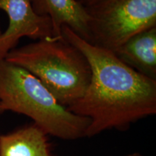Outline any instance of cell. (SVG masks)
Here are the masks:
<instances>
[{
  "label": "cell",
  "instance_id": "6da1fadb",
  "mask_svg": "<svg viewBox=\"0 0 156 156\" xmlns=\"http://www.w3.org/2000/svg\"><path fill=\"white\" fill-rule=\"evenodd\" d=\"M62 35L86 56L92 71L83 96L67 110L90 121L86 137L106 130H125L156 114V80L124 64L112 51L90 44L67 26Z\"/></svg>",
  "mask_w": 156,
  "mask_h": 156
},
{
  "label": "cell",
  "instance_id": "7a4b0ae2",
  "mask_svg": "<svg viewBox=\"0 0 156 156\" xmlns=\"http://www.w3.org/2000/svg\"><path fill=\"white\" fill-rule=\"evenodd\" d=\"M28 116L46 134L64 140L86 137L89 119L70 112L38 78L16 64L0 61V114Z\"/></svg>",
  "mask_w": 156,
  "mask_h": 156
},
{
  "label": "cell",
  "instance_id": "3957f363",
  "mask_svg": "<svg viewBox=\"0 0 156 156\" xmlns=\"http://www.w3.org/2000/svg\"><path fill=\"white\" fill-rule=\"evenodd\" d=\"M5 59L38 78L65 108L83 96L92 75L85 54L64 37L41 39L15 48Z\"/></svg>",
  "mask_w": 156,
  "mask_h": 156
},
{
  "label": "cell",
  "instance_id": "277c9868",
  "mask_svg": "<svg viewBox=\"0 0 156 156\" xmlns=\"http://www.w3.org/2000/svg\"><path fill=\"white\" fill-rule=\"evenodd\" d=\"M85 8L90 17L87 43L109 51L156 26V0H104Z\"/></svg>",
  "mask_w": 156,
  "mask_h": 156
},
{
  "label": "cell",
  "instance_id": "5b68a950",
  "mask_svg": "<svg viewBox=\"0 0 156 156\" xmlns=\"http://www.w3.org/2000/svg\"><path fill=\"white\" fill-rule=\"evenodd\" d=\"M0 9L9 20L7 29L0 34V61L16 48L23 37L35 41L58 39L54 36L51 19L37 15L30 0H0Z\"/></svg>",
  "mask_w": 156,
  "mask_h": 156
},
{
  "label": "cell",
  "instance_id": "8992f818",
  "mask_svg": "<svg viewBox=\"0 0 156 156\" xmlns=\"http://www.w3.org/2000/svg\"><path fill=\"white\" fill-rule=\"evenodd\" d=\"M37 15L49 17L56 38H62V28L67 26L85 41H89L90 17L76 0H30Z\"/></svg>",
  "mask_w": 156,
  "mask_h": 156
},
{
  "label": "cell",
  "instance_id": "52a82bcc",
  "mask_svg": "<svg viewBox=\"0 0 156 156\" xmlns=\"http://www.w3.org/2000/svg\"><path fill=\"white\" fill-rule=\"evenodd\" d=\"M113 53L132 69L156 80V26L134 35Z\"/></svg>",
  "mask_w": 156,
  "mask_h": 156
},
{
  "label": "cell",
  "instance_id": "ba28073f",
  "mask_svg": "<svg viewBox=\"0 0 156 156\" xmlns=\"http://www.w3.org/2000/svg\"><path fill=\"white\" fill-rule=\"evenodd\" d=\"M0 156H51L47 134L34 123L0 134Z\"/></svg>",
  "mask_w": 156,
  "mask_h": 156
},
{
  "label": "cell",
  "instance_id": "9c48e42d",
  "mask_svg": "<svg viewBox=\"0 0 156 156\" xmlns=\"http://www.w3.org/2000/svg\"><path fill=\"white\" fill-rule=\"evenodd\" d=\"M77 2H79L84 7H90V6L96 5V4L104 1V0H76Z\"/></svg>",
  "mask_w": 156,
  "mask_h": 156
},
{
  "label": "cell",
  "instance_id": "30bf717a",
  "mask_svg": "<svg viewBox=\"0 0 156 156\" xmlns=\"http://www.w3.org/2000/svg\"><path fill=\"white\" fill-rule=\"evenodd\" d=\"M122 156H144L141 155V154L138 153H130V154H127V155H122Z\"/></svg>",
  "mask_w": 156,
  "mask_h": 156
},
{
  "label": "cell",
  "instance_id": "8fae6325",
  "mask_svg": "<svg viewBox=\"0 0 156 156\" xmlns=\"http://www.w3.org/2000/svg\"><path fill=\"white\" fill-rule=\"evenodd\" d=\"M2 33V28H1V20H0V34Z\"/></svg>",
  "mask_w": 156,
  "mask_h": 156
}]
</instances>
